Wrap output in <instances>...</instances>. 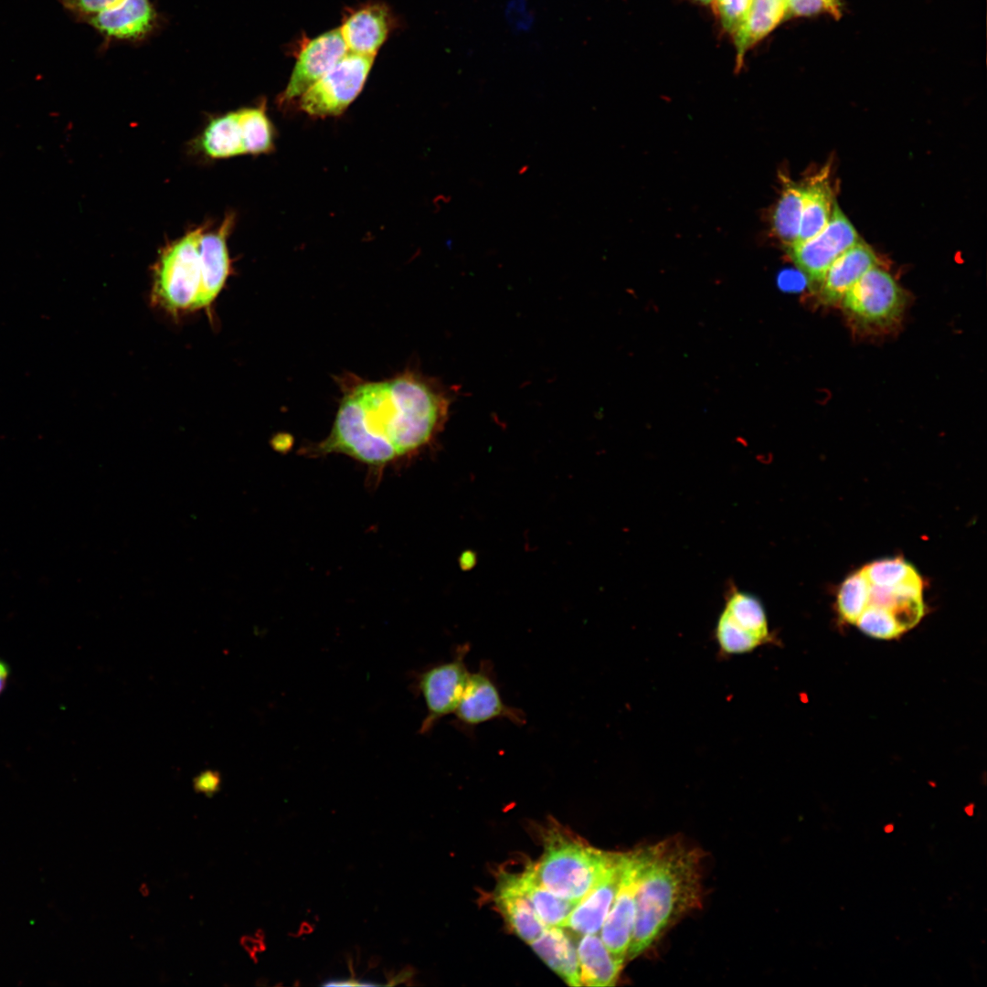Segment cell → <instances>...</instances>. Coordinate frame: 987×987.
Listing matches in <instances>:
<instances>
[{
    "instance_id": "obj_24",
    "label": "cell",
    "mask_w": 987,
    "mask_h": 987,
    "mask_svg": "<svg viewBox=\"0 0 987 987\" xmlns=\"http://www.w3.org/2000/svg\"><path fill=\"white\" fill-rule=\"evenodd\" d=\"M833 207V195L827 180V173L804 185L800 231L793 245L802 243L821 232L830 220Z\"/></svg>"
},
{
    "instance_id": "obj_27",
    "label": "cell",
    "mask_w": 987,
    "mask_h": 987,
    "mask_svg": "<svg viewBox=\"0 0 987 987\" xmlns=\"http://www.w3.org/2000/svg\"><path fill=\"white\" fill-rule=\"evenodd\" d=\"M243 154L270 153L274 147V131L263 105L237 111Z\"/></svg>"
},
{
    "instance_id": "obj_2",
    "label": "cell",
    "mask_w": 987,
    "mask_h": 987,
    "mask_svg": "<svg viewBox=\"0 0 987 987\" xmlns=\"http://www.w3.org/2000/svg\"><path fill=\"white\" fill-rule=\"evenodd\" d=\"M702 855L680 840L643 847L636 910L627 959L652 947L685 914L701 907Z\"/></svg>"
},
{
    "instance_id": "obj_32",
    "label": "cell",
    "mask_w": 987,
    "mask_h": 987,
    "mask_svg": "<svg viewBox=\"0 0 987 987\" xmlns=\"http://www.w3.org/2000/svg\"><path fill=\"white\" fill-rule=\"evenodd\" d=\"M324 986H375L377 984L366 982L363 980H357L355 977L346 979H331L323 983Z\"/></svg>"
},
{
    "instance_id": "obj_7",
    "label": "cell",
    "mask_w": 987,
    "mask_h": 987,
    "mask_svg": "<svg viewBox=\"0 0 987 987\" xmlns=\"http://www.w3.org/2000/svg\"><path fill=\"white\" fill-rule=\"evenodd\" d=\"M374 58L347 52L300 97V108L313 117L342 114L363 89Z\"/></svg>"
},
{
    "instance_id": "obj_29",
    "label": "cell",
    "mask_w": 987,
    "mask_h": 987,
    "mask_svg": "<svg viewBox=\"0 0 987 987\" xmlns=\"http://www.w3.org/2000/svg\"><path fill=\"white\" fill-rule=\"evenodd\" d=\"M724 28L734 33L747 18L753 0H716Z\"/></svg>"
},
{
    "instance_id": "obj_8",
    "label": "cell",
    "mask_w": 987,
    "mask_h": 987,
    "mask_svg": "<svg viewBox=\"0 0 987 987\" xmlns=\"http://www.w3.org/2000/svg\"><path fill=\"white\" fill-rule=\"evenodd\" d=\"M715 637L720 652L727 655L748 653L769 643L772 636L760 600L731 589L717 619Z\"/></svg>"
},
{
    "instance_id": "obj_13",
    "label": "cell",
    "mask_w": 987,
    "mask_h": 987,
    "mask_svg": "<svg viewBox=\"0 0 987 987\" xmlns=\"http://www.w3.org/2000/svg\"><path fill=\"white\" fill-rule=\"evenodd\" d=\"M347 52L339 28L310 40L300 51L281 101L300 98Z\"/></svg>"
},
{
    "instance_id": "obj_33",
    "label": "cell",
    "mask_w": 987,
    "mask_h": 987,
    "mask_svg": "<svg viewBox=\"0 0 987 987\" xmlns=\"http://www.w3.org/2000/svg\"><path fill=\"white\" fill-rule=\"evenodd\" d=\"M7 676H8L7 665L4 662L0 661V695L3 692L4 688L5 687L6 681H7Z\"/></svg>"
},
{
    "instance_id": "obj_6",
    "label": "cell",
    "mask_w": 987,
    "mask_h": 987,
    "mask_svg": "<svg viewBox=\"0 0 987 987\" xmlns=\"http://www.w3.org/2000/svg\"><path fill=\"white\" fill-rule=\"evenodd\" d=\"M841 301L845 313L854 324L864 328L882 329L899 319L906 296L894 278L876 265Z\"/></svg>"
},
{
    "instance_id": "obj_34",
    "label": "cell",
    "mask_w": 987,
    "mask_h": 987,
    "mask_svg": "<svg viewBox=\"0 0 987 987\" xmlns=\"http://www.w3.org/2000/svg\"><path fill=\"white\" fill-rule=\"evenodd\" d=\"M884 830H885L886 833H891L894 830V825L893 824H887V825H886L884 827Z\"/></svg>"
},
{
    "instance_id": "obj_18",
    "label": "cell",
    "mask_w": 987,
    "mask_h": 987,
    "mask_svg": "<svg viewBox=\"0 0 987 987\" xmlns=\"http://www.w3.org/2000/svg\"><path fill=\"white\" fill-rule=\"evenodd\" d=\"M876 265L875 252L860 239L830 266L819 284V299L824 304L838 302L868 270Z\"/></svg>"
},
{
    "instance_id": "obj_15",
    "label": "cell",
    "mask_w": 987,
    "mask_h": 987,
    "mask_svg": "<svg viewBox=\"0 0 987 987\" xmlns=\"http://www.w3.org/2000/svg\"><path fill=\"white\" fill-rule=\"evenodd\" d=\"M234 223L228 214L220 226L202 233L199 242L200 289L194 310L207 308L222 290L230 271L227 239Z\"/></svg>"
},
{
    "instance_id": "obj_17",
    "label": "cell",
    "mask_w": 987,
    "mask_h": 987,
    "mask_svg": "<svg viewBox=\"0 0 987 987\" xmlns=\"http://www.w3.org/2000/svg\"><path fill=\"white\" fill-rule=\"evenodd\" d=\"M494 901L511 930L530 944L547 926L517 885L514 873L502 871L497 877Z\"/></svg>"
},
{
    "instance_id": "obj_22",
    "label": "cell",
    "mask_w": 987,
    "mask_h": 987,
    "mask_svg": "<svg viewBox=\"0 0 987 987\" xmlns=\"http://www.w3.org/2000/svg\"><path fill=\"white\" fill-rule=\"evenodd\" d=\"M518 886L531 902L536 913L547 927H564L578 902L561 898L546 888L536 878L531 862L520 873H514Z\"/></svg>"
},
{
    "instance_id": "obj_11",
    "label": "cell",
    "mask_w": 987,
    "mask_h": 987,
    "mask_svg": "<svg viewBox=\"0 0 987 987\" xmlns=\"http://www.w3.org/2000/svg\"><path fill=\"white\" fill-rule=\"evenodd\" d=\"M643 859V847L625 853L621 884L600 929V938L609 950L626 961L631 939L636 893Z\"/></svg>"
},
{
    "instance_id": "obj_1",
    "label": "cell",
    "mask_w": 987,
    "mask_h": 987,
    "mask_svg": "<svg viewBox=\"0 0 987 987\" xmlns=\"http://www.w3.org/2000/svg\"><path fill=\"white\" fill-rule=\"evenodd\" d=\"M451 399L437 382L406 371L380 381L352 380L316 453H341L374 468L416 454L446 423Z\"/></svg>"
},
{
    "instance_id": "obj_23",
    "label": "cell",
    "mask_w": 987,
    "mask_h": 987,
    "mask_svg": "<svg viewBox=\"0 0 987 987\" xmlns=\"http://www.w3.org/2000/svg\"><path fill=\"white\" fill-rule=\"evenodd\" d=\"M786 15V0H753L747 18L733 33L738 62H740L749 48L772 31Z\"/></svg>"
},
{
    "instance_id": "obj_14",
    "label": "cell",
    "mask_w": 987,
    "mask_h": 987,
    "mask_svg": "<svg viewBox=\"0 0 987 987\" xmlns=\"http://www.w3.org/2000/svg\"><path fill=\"white\" fill-rule=\"evenodd\" d=\"M86 21L111 41L140 42L159 25V16L150 0H122Z\"/></svg>"
},
{
    "instance_id": "obj_19",
    "label": "cell",
    "mask_w": 987,
    "mask_h": 987,
    "mask_svg": "<svg viewBox=\"0 0 987 987\" xmlns=\"http://www.w3.org/2000/svg\"><path fill=\"white\" fill-rule=\"evenodd\" d=\"M339 29L348 52L375 57L387 35V15L380 6L366 7L351 15Z\"/></svg>"
},
{
    "instance_id": "obj_26",
    "label": "cell",
    "mask_w": 987,
    "mask_h": 987,
    "mask_svg": "<svg viewBox=\"0 0 987 987\" xmlns=\"http://www.w3.org/2000/svg\"><path fill=\"white\" fill-rule=\"evenodd\" d=\"M803 200L804 185L789 183L775 207L773 229L787 249L792 246L798 238Z\"/></svg>"
},
{
    "instance_id": "obj_20",
    "label": "cell",
    "mask_w": 987,
    "mask_h": 987,
    "mask_svg": "<svg viewBox=\"0 0 987 987\" xmlns=\"http://www.w3.org/2000/svg\"><path fill=\"white\" fill-rule=\"evenodd\" d=\"M582 986H613L618 981L623 960L616 958L598 933L585 934L577 945Z\"/></svg>"
},
{
    "instance_id": "obj_5",
    "label": "cell",
    "mask_w": 987,
    "mask_h": 987,
    "mask_svg": "<svg viewBox=\"0 0 987 987\" xmlns=\"http://www.w3.org/2000/svg\"><path fill=\"white\" fill-rule=\"evenodd\" d=\"M206 226L168 243L154 270L152 300L172 313L194 310L200 289L199 242Z\"/></svg>"
},
{
    "instance_id": "obj_25",
    "label": "cell",
    "mask_w": 987,
    "mask_h": 987,
    "mask_svg": "<svg viewBox=\"0 0 987 987\" xmlns=\"http://www.w3.org/2000/svg\"><path fill=\"white\" fill-rule=\"evenodd\" d=\"M199 145L206 155L214 159L243 154L237 111L213 119L205 128Z\"/></svg>"
},
{
    "instance_id": "obj_10",
    "label": "cell",
    "mask_w": 987,
    "mask_h": 987,
    "mask_svg": "<svg viewBox=\"0 0 987 987\" xmlns=\"http://www.w3.org/2000/svg\"><path fill=\"white\" fill-rule=\"evenodd\" d=\"M860 239L853 224L834 203L825 228L810 239L788 249L808 282L819 285L833 261Z\"/></svg>"
},
{
    "instance_id": "obj_4",
    "label": "cell",
    "mask_w": 987,
    "mask_h": 987,
    "mask_svg": "<svg viewBox=\"0 0 987 987\" xmlns=\"http://www.w3.org/2000/svg\"><path fill=\"white\" fill-rule=\"evenodd\" d=\"M543 853L531 862L537 880L557 897L579 902L593 888L617 853L590 846L551 826L543 833Z\"/></svg>"
},
{
    "instance_id": "obj_30",
    "label": "cell",
    "mask_w": 987,
    "mask_h": 987,
    "mask_svg": "<svg viewBox=\"0 0 987 987\" xmlns=\"http://www.w3.org/2000/svg\"><path fill=\"white\" fill-rule=\"evenodd\" d=\"M122 0H62L66 8L85 18L117 5Z\"/></svg>"
},
{
    "instance_id": "obj_21",
    "label": "cell",
    "mask_w": 987,
    "mask_h": 987,
    "mask_svg": "<svg viewBox=\"0 0 987 987\" xmlns=\"http://www.w3.org/2000/svg\"><path fill=\"white\" fill-rule=\"evenodd\" d=\"M530 945L567 984L582 986L577 948L562 927H547Z\"/></svg>"
},
{
    "instance_id": "obj_35",
    "label": "cell",
    "mask_w": 987,
    "mask_h": 987,
    "mask_svg": "<svg viewBox=\"0 0 987 987\" xmlns=\"http://www.w3.org/2000/svg\"><path fill=\"white\" fill-rule=\"evenodd\" d=\"M696 1H698L700 3H703V4H709V3L713 2L714 0H696Z\"/></svg>"
},
{
    "instance_id": "obj_3",
    "label": "cell",
    "mask_w": 987,
    "mask_h": 987,
    "mask_svg": "<svg viewBox=\"0 0 987 987\" xmlns=\"http://www.w3.org/2000/svg\"><path fill=\"white\" fill-rule=\"evenodd\" d=\"M837 606L842 618L865 634L894 639L915 627L924 614L922 579L902 558L880 559L843 582Z\"/></svg>"
},
{
    "instance_id": "obj_12",
    "label": "cell",
    "mask_w": 987,
    "mask_h": 987,
    "mask_svg": "<svg viewBox=\"0 0 987 987\" xmlns=\"http://www.w3.org/2000/svg\"><path fill=\"white\" fill-rule=\"evenodd\" d=\"M458 724L466 728L490 720L504 718L514 724L525 723L524 713L506 705L493 677L492 666L483 663L468 681L453 713Z\"/></svg>"
},
{
    "instance_id": "obj_28",
    "label": "cell",
    "mask_w": 987,
    "mask_h": 987,
    "mask_svg": "<svg viewBox=\"0 0 987 987\" xmlns=\"http://www.w3.org/2000/svg\"><path fill=\"white\" fill-rule=\"evenodd\" d=\"M787 14L809 16L826 14L838 19L842 15L839 0H786Z\"/></svg>"
},
{
    "instance_id": "obj_31",
    "label": "cell",
    "mask_w": 987,
    "mask_h": 987,
    "mask_svg": "<svg viewBox=\"0 0 987 987\" xmlns=\"http://www.w3.org/2000/svg\"><path fill=\"white\" fill-rule=\"evenodd\" d=\"M219 783L218 774L213 771H206L196 778L194 785L197 791L211 794L218 790Z\"/></svg>"
},
{
    "instance_id": "obj_9",
    "label": "cell",
    "mask_w": 987,
    "mask_h": 987,
    "mask_svg": "<svg viewBox=\"0 0 987 987\" xmlns=\"http://www.w3.org/2000/svg\"><path fill=\"white\" fill-rule=\"evenodd\" d=\"M469 646L463 644L454 656L419 674L417 687L422 695L427 714L419 732L432 729L443 716L454 713L465 689L470 672L465 663Z\"/></svg>"
},
{
    "instance_id": "obj_16",
    "label": "cell",
    "mask_w": 987,
    "mask_h": 987,
    "mask_svg": "<svg viewBox=\"0 0 987 987\" xmlns=\"http://www.w3.org/2000/svg\"><path fill=\"white\" fill-rule=\"evenodd\" d=\"M624 858L625 853H617L593 888L576 905L563 928L581 936L600 931L621 884Z\"/></svg>"
}]
</instances>
